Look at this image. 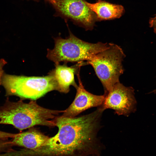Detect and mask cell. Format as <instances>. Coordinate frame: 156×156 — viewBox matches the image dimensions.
<instances>
[{"instance_id": "6da1fadb", "label": "cell", "mask_w": 156, "mask_h": 156, "mask_svg": "<svg viewBox=\"0 0 156 156\" xmlns=\"http://www.w3.org/2000/svg\"><path fill=\"white\" fill-rule=\"evenodd\" d=\"M100 107L78 117L58 116V131L44 146L32 151L33 156H88L100 154L102 146L97 138L102 115Z\"/></svg>"}, {"instance_id": "7a4b0ae2", "label": "cell", "mask_w": 156, "mask_h": 156, "mask_svg": "<svg viewBox=\"0 0 156 156\" xmlns=\"http://www.w3.org/2000/svg\"><path fill=\"white\" fill-rule=\"evenodd\" d=\"M22 100L13 102L7 99L0 107V124L12 125L20 131L36 125L53 127L58 115L63 112L44 108L34 101L26 103Z\"/></svg>"}, {"instance_id": "3957f363", "label": "cell", "mask_w": 156, "mask_h": 156, "mask_svg": "<svg viewBox=\"0 0 156 156\" xmlns=\"http://www.w3.org/2000/svg\"><path fill=\"white\" fill-rule=\"evenodd\" d=\"M69 33V36L65 39L60 36L54 38V48L47 49V57L55 64L62 62L67 63L88 61L109 45V43L86 42L75 36L70 31Z\"/></svg>"}, {"instance_id": "277c9868", "label": "cell", "mask_w": 156, "mask_h": 156, "mask_svg": "<svg viewBox=\"0 0 156 156\" xmlns=\"http://www.w3.org/2000/svg\"><path fill=\"white\" fill-rule=\"evenodd\" d=\"M1 84L6 96H16L23 100H36L50 91L57 90L55 81L49 73L43 77H27L4 73Z\"/></svg>"}, {"instance_id": "5b68a950", "label": "cell", "mask_w": 156, "mask_h": 156, "mask_svg": "<svg viewBox=\"0 0 156 156\" xmlns=\"http://www.w3.org/2000/svg\"><path fill=\"white\" fill-rule=\"evenodd\" d=\"M125 56L120 46L109 43L108 48L86 62L93 68L103 87L104 94L119 82L120 77L124 71L122 62Z\"/></svg>"}, {"instance_id": "8992f818", "label": "cell", "mask_w": 156, "mask_h": 156, "mask_svg": "<svg viewBox=\"0 0 156 156\" xmlns=\"http://www.w3.org/2000/svg\"><path fill=\"white\" fill-rule=\"evenodd\" d=\"M85 0H53L51 3L55 10V16L69 19L86 30H92L97 21L95 13Z\"/></svg>"}, {"instance_id": "52a82bcc", "label": "cell", "mask_w": 156, "mask_h": 156, "mask_svg": "<svg viewBox=\"0 0 156 156\" xmlns=\"http://www.w3.org/2000/svg\"><path fill=\"white\" fill-rule=\"evenodd\" d=\"M134 91L132 87H126L119 81L104 94V99L100 107L104 110L112 109L119 115L128 116L136 110L137 101Z\"/></svg>"}, {"instance_id": "ba28073f", "label": "cell", "mask_w": 156, "mask_h": 156, "mask_svg": "<svg viewBox=\"0 0 156 156\" xmlns=\"http://www.w3.org/2000/svg\"><path fill=\"white\" fill-rule=\"evenodd\" d=\"M80 70L77 73L79 85L76 88L75 99L68 107L64 110L62 115L64 116L75 117L87 109L101 106L103 102L104 94L101 95L94 94L85 89L80 79Z\"/></svg>"}, {"instance_id": "9c48e42d", "label": "cell", "mask_w": 156, "mask_h": 156, "mask_svg": "<svg viewBox=\"0 0 156 156\" xmlns=\"http://www.w3.org/2000/svg\"><path fill=\"white\" fill-rule=\"evenodd\" d=\"M66 64L64 63L62 65L60 64H55V68L49 73L53 76L55 81L57 90L64 93L69 91L70 86L77 88L78 86L75 80V75L77 74L81 66L86 64V63L81 62L69 67Z\"/></svg>"}, {"instance_id": "30bf717a", "label": "cell", "mask_w": 156, "mask_h": 156, "mask_svg": "<svg viewBox=\"0 0 156 156\" xmlns=\"http://www.w3.org/2000/svg\"><path fill=\"white\" fill-rule=\"evenodd\" d=\"M28 131L17 133L12 141L14 145L34 150L44 146L49 137L32 127Z\"/></svg>"}, {"instance_id": "8fae6325", "label": "cell", "mask_w": 156, "mask_h": 156, "mask_svg": "<svg viewBox=\"0 0 156 156\" xmlns=\"http://www.w3.org/2000/svg\"><path fill=\"white\" fill-rule=\"evenodd\" d=\"M89 8L95 13L97 21L110 20L120 18L125 9L121 5L110 3L103 0H98L94 3L86 1Z\"/></svg>"}, {"instance_id": "7c38bea8", "label": "cell", "mask_w": 156, "mask_h": 156, "mask_svg": "<svg viewBox=\"0 0 156 156\" xmlns=\"http://www.w3.org/2000/svg\"><path fill=\"white\" fill-rule=\"evenodd\" d=\"M17 133H12L0 131V139H7L9 138H14Z\"/></svg>"}, {"instance_id": "4fadbf2b", "label": "cell", "mask_w": 156, "mask_h": 156, "mask_svg": "<svg viewBox=\"0 0 156 156\" xmlns=\"http://www.w3.org/2000/svg\"><path fill=\"white\" fill-rule=\"evenodd\" d=\"M7 63V62L3 59L0 60V85L1 84L2 79L4 74L3 67Z\"/></svg>"}, {"instance_id": "5bb4252c", "label": "cell", "mask_w": 156, "mask_h": 156, "mask_svg": "<svg viewBox=\"0 0 156 156\" xmlns=\"http://www.w3.org/2000/svg\"><path fill=\"white\" fill-rule=\"evenodd\" d=\"M149 23L150 27L153 28L154 32L156 34V15L155 16L150 19Z\"/></svg>"}, {"instance_id": "9a60e30c", "label": "cell", "mask_w": 156, "mask_h": 156, "mask_svg": "<svg viewBox=\"0 0 156 156\" xmlns=\"http://www.w3.org/2000/svg\"><path fill=\"white\" fill-rule=\"evenodd\" d=\"M6 145L5 142L2 140H0V152L5 151Z\"/></svg>"}, {"instance_id": "2e32d148", "label": "cell", "mask_w": 156, "mask_h": 156, "mask_svg": "<svg viewBox=\"0 0 156 156\" xmlns=\"http://www.w3.org/2000/svg\"><path fill=\"white\" fill-rule=\"evenodd\" d=\"M34 0L37 1L39 0ZM44 1L45 2H48L51 4V3L53 1V0H44Z\"/></svg>"}, {"instance_id": "e0dca14e", "label": "cell", "mask_w": 156, "mask_h": 156, "mask_svg": "<svg viewBox=\"0 0 156 156\" xmlns=\"http://www.w3.org/2000/svg\"><path fill=\"white\" fill-rule=\"evenodd\" d=\"M88 156H100L99 154H93L90 155H89Z\"/></svg>"}, {"instance_id": "ac0fdd59", "label": "cell", "mask_w": 156, "mask_h": 156, "mask_svg": "<svg viewBox=\"0 0 156 156\" xmlns=\"http://www.w3.org/2000/svg\"><path fill=\"white\" fill-rule=\"evenodd\" d=\"M154 92H155V93L156 92V90L155 91H154Z\"/></svg>"}]
</instances>
